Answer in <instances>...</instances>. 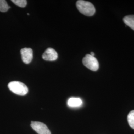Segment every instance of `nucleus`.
Segmentation results:
<instances>
[{"label":"nucleus","mask_w":134,"mask_h":134,"mask_svg":"<svg viewBox=\"0 0 134 134\" xmlns=\"http://www.w3.org/2000/svg\"><path fill=\"white\" fill-rule=\"evenodd\" d=\"M76 5L80 12L86 16H91L95 14L96 9L91 2L79 0L77 1Z\"/></svg>","instance_id":"nucleus-1"},{"label":"nucleus","mask_w":134,"mask_h":134,"mask_svg":"<svg viewBox=\"0 0 134 134\" xmlns=\"http://www.w3.org/2000/svg\"><path fill=\"white\" fill-rule=\"evenodd\" d=\"M127 119L130 127L134 129V110L131 111L129 113Z\"/></svg>","instance_id":"nucleus-9"},{"label":"nucleus","mask_w":134,"mask_h":134,"mask_svg":"<svg viewBox=\"0 0 134 134\" xmlns=\"http://www.w3.org/2000/svg\"><path fill=\"white\" fill-rule=\"evenodd\" d=\"M125 24L134 30V15H130L123 18Z\"/></svg>","instance_id":"nucleus-8"},{"label":"nucleus","mask_w":134,"mask_h":134,"mask_svg":"<svg viewBox=\"0 0 134 134\" xmlns=\"http://www.w3.org/2000/svg\"><path fill=\"white\" fill-rule=\"evenodd\" d=\"M10 8V7L8 5L6 1L0 0V12H6Z\"/></svg>","instance_id":"nucleus-10"},{"label":"nucleus","mask_w":134,"mask_h":134,"mask_svg":"<svg viewBox=\"0 0 134 134\" xmlns=\"http://www.w3.org/2000/svg\"><path fill=\"white\" fill-rule=\"evenodd\" d=\"M68 105L71 107H77L81 106L82 104V101L80 98L72 97L68 101Z\"/></svg>","instance_id":"nucleus-7"},{"label":"nucleus","mask_w":134,"mask_h":134,"mask_svg":"<svg viewBox=\"0 0 134 134\" xmlns=\"http://www.w3.org/2000/svg\"><path fill=\"white\" fill-rule=\"evenodd\" d=\"M8 87L10 91L19 96H25L29 91L27 86L21 82L13 81L8 84Z\"/></svg>","instance_id":"nucleus-2"},{"label":"nucleus","mask_w":134,"mask_h":134,"mask_svg":"<svg viewBox=\"0 0 134 134\" xmlns=\"http://www.w3.org/2000/svg\"><path fill=\"white\" fill-rule=\"evenodd\" d=\"M14 4L21 8H24L27 4V1L26 0H12Z\"/></svg>","instance_id":"nucleus-11"},{"label":"nucleus","mask_w":134,"mask_h":134,"mask_svg":"<svg viewBox=\"0 0 134 134\" xmlns=\"http://www.w3.org/2000/svg\"><path fill=\"white\" fill-rule=\"evenodd\" d=\"M31 127L38 134H51L47 126L42 122L32 121Z\"/></svg>","instance_id":"nucleus-4"},{"label":"nucleus","mask_w":134,"mask_h":134,"mask_svg":"<svg viewBox=\"0 0 134 134\" xmlns=\"http://www.w3.org/2000/svg\"><path fill=\"white\" fill-rule=\"evenodd\" d=\"M22 60L26 64L31 62L33 59V51L31 48H24L20 50Z\"/></svg>","instance_id":"nucleus-5"},{"label":"nucleus","mask_w":134,"mask_h":134,"mask_svg":"<svg viewBox=\"0 0 134 134\" xmlns=\"http://www.w3.org/2000/svg\"><path fill=\"white\" fill-rule=\"evenodd\" d=\"M84 66L92 71H96L99 69V63L96 58L90 54H87L82 59Z\"/></svg>","instance_id":"nucleus-3"},{"label":"nucleus","mask_w":134,"mask_h":134,"mask_svg":"<svg viewBox=\"0 0 134 134\" xmlns=\"http://www.w3.org/2000/svg\"><path fill=\"white\" fill-rule=\"evenodd\" d=\"M92 56H93V57H94V55H95V54L94 52H91V54H90Z\"/></svg>","instance_id":"nucleus-12"},{"label":"nucleus","mask_w":134,"mask_h":134,"mask_svg":"<svg viewBox=\"0 0 134 134\" xmlns=\"http://www.w3.org/2000/svg\"><path fill=\"white\" fill-rule=\"evenodd\" d=\"M58 54L57 52L51 48H48L45 50L42 55V58L46 61H54L57 59Z\"/></svg>","instance_id":"nucleus-6"}]
</instances>
